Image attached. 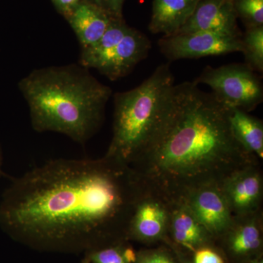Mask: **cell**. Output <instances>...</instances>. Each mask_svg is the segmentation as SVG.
<instances>
[{
	"instance_id": "4316f807",
	"label": "cell",
	"mask_w": 263,
	"mask_h": 263,
	"mask_svg": "<svg viewBox=\"0 0 263 263\" xmlns=\"http://www.w3.org/2000/svg\"><path fill=\"white\" fill-rule=\"evenodd\" d=\"M81 263H89V260H88V259L86 258V257H84V258L83 259V260L81 261Z\"/></svg>"
},
{
	"instance_id": "44dd1931",
	"label": "cell",
	"mask_w": 263,
	"mask_h": 263,
	"mask_svg": "<svg viewBox=\"0 0 263 263\" xmlns=\"http://www.w3.org/2000/svg\"><path fill=\"white\" fill-rule=\"evenodd\" d=\"M192 255L194 263H226L220 249L216 245L201 247Z\"/></svg>"
},
{
	"instance_id": "4fadbf2b",
	"label": "cell",
	"mask_w": 263,
	"mask_h": 263,
	"mask_svg": "<svg viewBox=\"0 0 263 263\" xmlns=\"http://www.w3.org/2000/svg\"><path fill=\"white\" fill-rule=\"evenodd\" d=\"M169 240L193 254L197 249L216 245V240L182 200H174L168 226Z\"/></svg>"
},
{
	"instance_id": "7402d4cb",
	"label": "cell",
	"mask_w": 263,
	"mask_h": 263,
	"mask_svg": "<svg viewBox=\"0 0 263 263\" xmlns=\"http://www.w3.org/2000/svg\"><path fill=\"white\" fill-rule=\"evenodd\" d=\"M101 8L114 18H122L125 0H86Z\"/></svg>"
},
{
	"instance_id": "5b68a950",
	"label": "cell",
	"mask_w": 263,
	"mask_h": 263,
	"mask_svg": "<svg viewBox=\"0 0 263 263\" xmlns=\"http://www.w3.org/2000/svg\"><path fill=\"white\" fill-rule=\"evenodd\" d=\"M152 47L144 34L129 27L112 25L96 44L81 51L79 65L95 69L111 81L125 77L148 56Z\"/></svg>"
},
{
	"instance_id": "3957f363",
	"label": "cell",
	"mask_w": 263,
	"mask_h": 263,
	"mask_svg": "<svg viewBox=\"0 0 263 263\" xmlns=\"http://www.w3.org/2000/svg\"><path fill=\"white\" fill-rule=\"evenodd\" d=\"M32 129L84 145L103 124L112 90L79 64L32 70L18 82Z\"/></svg>"
},
{
	"instance_id": "ac0fdd59",
	"label": "cell",
	"mask_w": 263,
	"mask_h": 263,
	"mask_svg": "<svg viewBox=\"0 0 263 263\" xmlns=\"http://www.w3.org/2000/svg\"><path fill=\"white\" fill-rule=\"evenodd\" d=\"M242 52L246 64L257 72H263V26L247 29L241 36Z\"/></svg>"
},
{
	"instance_id": "cb8c5ba5",
	"label": "cell",
	"mask_w": 263,
	"mask_h": 263,
	"mask_svg": "<svg viewBox=\"0 0 263 263\" xmlns=\"http://www.w3.org/2000/svg\"><path fill=\"white\" fill-rule=\"evenodd\" d=\"M164 245H167L170 248L172 249L173 252H174L176 258L178 259L179 263H194L193 260V255L190 252L183 250V249L180 248L178 246L175 245L173 243L169 238H167L165 241L164 242Z\"/></svg>"
},
{
	"instance_id": "d4e9b609",
	"label": "cell",
	"mask_w": 263,
	"mask_h": 263,
	"mask_svg": "<svg viewBox=\"0 0 263 263\" xmlns=\"http://www.w3.org/2000/svg\"><path fill=\"white\" fill-rule=\"evenodd\" d=\"M243 263H263V256L257 257V258L250 259V260L247 261V262Z\"/></svg>"
},
{
	"instance_id": "7c38bea8",
	"label": "cell",
	"mask_w": 263,
	"mask_h": 263,
	"mask_svg": "<svg viewBox=\"0 0 263 263\" xmlns=\"http://www.w3.org/2000/svg\"><path fill=\"white\" fill-rule=\"evenodd\" d=\"M237 18L233 0H200L193 14L176 34L211 32L241 37Z\"/></svg>"
},
{
	"instance_id": "484cf974",
	"label": "cell",
	"mask_w": 263,
	"mask_h": 263,
	"mask_svg": "<svg viewBox=\"0 0 263 263\" xmlns=\"http://www.w3.org/2000/svg\"><path fill=\"white\" fill-rule=\"evenodd\" d=\"M2 165H3V153H2L1 147H0V176L2 174Z\"/></svg>"
},
{
	"instance_id": "8992f818",
	"label": "cell",
	"mask_w": 263,
	"mask_h": 263,
	"mask_svg": "<svg viewBox=\"0 0 263 263\" xmlns=\"http://www.w3.org/2000/svg\"><path fill=\"white\" fill-rule=\"evenodd\" d=\"M194 82L209 86L214 98L228 108H238L249 113L263 100L260 77L246 63L219 67L207 66Z\"/></svg>"
},
{
	"instance_id": "30bf717a",
	"label": "cell",
	"mask_w": 263,
	"mask_h": 263,
	"mask_svg": "<svg viewBox=\"0 0 263 263\" xmlns=\"http://www.w3.org/2000/svg\"><path fill=\"white\" fill-rule=\"evenodd\" d=\"M216 240L231 226L233 214L219 183L202 185L180 199Z\"/></svg>"
},
{
	"instance_id": "9c48e42d",
	"label": "cell",
	"mask_w": 263,
	"mask_h": 263,
	"mask_svg": "<svg viewBox=\"0 0 263 263\" xmlns=\"http://www.w3.org/2000/svg\"><path fill=\"white\" fill-rule=\"evenodd\" d=\"M216 245L226 263H243L263 256L262 209L234 216L231 226L216 240Z\"/></svg>"
},
{
	"instance_id": "277c9868",
	"label": "cell",
	"mask_w": 263,
	"mask_h": 263,
	"mask_svg": "<svg viewBox=\"0 0 263 263\" xmlns=\"http://www.w3.org/2000/svg\"><path fill=\"white\" fill-rule=\"evenodd\" d=\"M175 86L170 66L164 64L139 86L114 94L113 136L104 156L131 167L138 163L167 123Z\"/></svg>"
},
{
	"instance_id": "ffe728a7",
	"label": "cell",
	"mask_w": 263,
	"mask_h": 263,
	"mask_svg": "<svg viewBox=\"0 0 263 263\" xmlns=\"http://www.w3.org/2000/svg\"><path fill=\"white\" fill-rule=\"evenodd\" d=\"M135 263H179L172 249L164 243L136 252Z\"/></svg>"
},
{
	"instance_id": "8fae6325",
	"label": "cell",
	"mask_w": 263,
	"mask_h": 263,
	"mask_svg": "<svg viewBox=\"0 0 263 263\" xmlns=\"http://www.w3.org/2000/svg\"><path fill=\"white\" fill-rule=\"evenodd\" d=\"M259 164L237 170L219 183L233 216L262 209L263 177Z\"/></svg>"
},
{
	"instance_id": "d6986e66",
	"label": "cell",
	"mask_w": 263,
	"mask_h": 263,
	"mask_svg": "<svg viewBox=\"0 0 263 263\" xmlns=\"http://www.w3.org/2000/svg\"><path fill=\"white\" fill-rule=\"evenodd\" d=\"M237 17L247 29L263 26V0H233Z\"/></svg>"
},
{
	"instance_id": "ba28073f",
	"label": "cell",
	"mask_w": 263,
	"mask_h": 263,
	"mask_svg": "<svg viewBox=\"0 0 263 263\" xmlns=\"http://www.w3.org/2000/svg\"><path fill=\"white\" fill-rule=\"evenodd\" d=\"M158 45L161 53L170 61L242 52L241 37L211 32L181 33L162 37Z\"/></svg>"
},
{
	"instance_id": "6da1fadb",
	"label": "cell",
	"mask_w": 263,
	"mask_h": 263,
	"mask_svg": "<svg viewBox=\"0 0 263 263\" xmlns=\"http://www.w3.org/2000/svg\"><path fill=\"white\" fill-rule=\"evenodd\" d=\"M143 186L133 167L105 156L49 160L5 190L0 227L32 248L86 253L127 240L128 224Z\"/></svg>"
},
{
	"instance_id": "2e32d148",
	"label": "cell",
	"mask_w": 263,
	"mask_h": 263,
	"mask_svg": "<svg viewBox=\"0 0 263 263\" xmlns=\"http://www.w3.org/2000/svg\"><path fill=\"white\" fill-rule=\"evenodd\" d=\"M228 109L230 126L237 141L249 154L262 160V121L240 109Z\"/></svg>"
},
{
	"instance_id": "5bb4252c",
	"label": "cell",
	"mask_w": 263,
	"mask_h": 263,
	"mask_svg": "<svg viewBox=\"0 0 263 263\" xmlns=\"http://www.w3.org/2000/svg\"><path fill=\"white\" fill-rule=\"evenodd\" d=\"M113 18L96 5L81 0L65 20L75 33L81 49H85L100 41Z\"/></svg>"
},
{
	"instance_id": "603a6c76",
	"label": "cell",
	"mask_w": 263,
	"mask_h": 263,
	"mask_svg": "<svg viewBox=\"0 0 263 263\" xmlns=\"http://www.w3.org/2000/svg\"><path fill=\"white\" fill-rule=\"evenodd\" d=\"M81 0H51L57 11L66 18Z\"/></svg>"
},
{
	"instance_id": "9a60e30c",
	"label": "cell",
	"mask_w": 263,
	"mask_h": 263,
	"mask_svg": "<svg viewBox=\"0 0 263 263\" xmlns=\"http://www.w3.org/2000/svg\"><path fill=\"white\" fill-rule=\"evenodd\" d=\"M200 0H154L148 29L163 37L174 35L193 14Z\"/></svg>"
},
{
	"instance_id": "52a82bcc",
	"label": "cell",
	"mask_w": 263,
	"mask_h": 263,
	"mask_svg": "<svg viewBox=\"0 0 263 263\" xmlns=\"http://www.w3.org/2000/svg\"><path fill=\"white\" fill-rule=\"evenodd\" d=\"M173 201L174 200L144 181V186L135 203L128 224V241L133 240L149 246L163 243L168 238Z\"/></svg>"
},
{
	"instance_id": "7a4b0ae2",
	"label": "cell",
	"mask_w": 263,
	"mask_h": 263,
	"mask_svg": "<svg viewBox=\"0 0 263 263\" xmlns=\"http://www.w3.org/2000/svg\"><path fill=\"white\" fill-rule=\"evenodd\" d=\"M259 161L235 138L229 109L194 81H186L175 86L164 129L132 167L146 182L178 200L193 189L220 183L237 170Z\"/></svg>"
},
{
	"instance_id": "e0dca14e",
	"label": "cell",
	"mask_w": 263,
	"mask_h": 263,
	"mask_svg": "<svg viewBox=\"0 0 263 263\" xmlns=\"http://www.w3.org/2000/svg\"><path fill=\"white\" fill-rule=\"evenodd\" d=\"M136 252L127 240L92 249L85 253L89 263H135Z\"/></svg>"
}]
</instances>
